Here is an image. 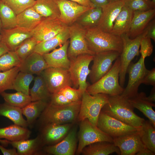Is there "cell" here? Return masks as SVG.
<instances>
[{
  "label": "cell",
  "mask_w": 155,
  "mask_h": 155,
  "mask_svg": "<svg viewBox=\"0 0 155 155\" xmlns=\"http://www.w3.org/2000/svg\"><path fill=\"white\" fill-rule=\"evenodd\" d=\"M68 26L59 18H43L32 30V36L38 43L53 38Z\"/></svg>",
  "instance_id": "14"
},
{
  "label": "cell",
  "mask_w": 155,
  "mask_h": 155,
  "mask_svg": "<svg viewBox=\"0 0 155 155\" xmlns=\"http://www.w3.org/2000/svg\"><path fill=\"white\" fill-rule=\"evenodd\" d=\"M120 69L121 62L119 56L109 71L98 80L89 85L86 89V91L92 95L99 93L109 96L121 95L124 88L119 82Z\"/></svg>",
  "instance_id": "4"
},
{
  "label": "cell",
  "mask_w": 155,
  "mask_h": 155,
  "mask_svg": "<svg viewBox=\"0 0 155 155\" xmlns=\"http://www.w3.org/2000/svg\"><path fill=\"white\" fill-rule=\"evenodd\" d=\"M97 126L101 131L114 138L137 132L141 129L126 124L101 111Z\"/></svg>",
  "instance_id": "10"
},
{
  "label": "cell",
  "mask_w": 155,
  "mask_h": 155,
  "mask_svg": "<svg viewBox=\"0 0 155 155\" xmlns=\"http://www.w3.org/2000/svg\"><path fill=\"white\" fill-rule=\"evenodd\" d=\"M155 15V8L143 11H133L130 28L126 34L133 39L142 34Z\"/></svg>",
  "instance_id": "20"
},
{
  "label": "cell",
  "mask_w": 155,
  "mask_h": 155,
  "mask_svg": "<svg viewBox=\"0 0 155 155\" xmlns=\"http://www.w3.org/2000/svg\"><path fill=\"white\" fill-rule=\"evenodd\" d=\"M38 42L33 36L24 41L15 51L22 61L34 52Z\"/></svg>",
  "instance_id": "42"
},
{
  "label": "cell",
  "mask_w": 155,
  "mask_h": 155,
  "mask_svg": "<svg viewBox=\"0 0 155 155\" xmlns=\"http://www.w3.org/2000/svg\"><path fill=\"white\" fill-rule=\"evenodd\" d=\"M0 94L6 103L21 108L32 102L30 95H27L21 92H17L10 93L4 92Z\"/></svg>",
  "instance_id": "37"
},
{
  "label": "cell",
  "mask_w": 155,
  "mask_h": 155,
  "mask_svg": "<svg viewBox=\"0 0 155 155\" xmlns=\"http://www.w3.org/2000/svg\"><path fill=\"white\" fill-rule=\"evenodd\" d=\"M124 5L133 11H143L154 9L150 0H124Z\"/></svg>",
  "instance_id": "44"
},
{
  "label": "cell",
  "mask_w": 155,
  "mask_h": 155,
  "mask_svg": "<svg viewBox=\"0 0 155 155\" xmlns=\"http://www.w3.org/2000/svg\"><path fill=\"white\" fill-rule=\"evenodd\" d=\"M69 44L67 40L59 48L42 55L49 67L69 69L70 63L67 55Z\"/></svg>",
  "instance_id": "22"
},
{
  "label": "cell",
  "mask_w": 155,
  "mask_h": 155,
  "mask_svg": "<svg viewBox=\"0 0 155 155\" xmlns=\"http://www.w3.org/2000/svg\"><path fill=\"white\" fill-rule=\"evenodd\" d=\"M0 34L2 36L1 41L10 51H15L24 41L32 36V31L18 26L9 29H2Z\"/></svg>",
  "instance_id": "21"
},
{
  "label": "cell",
  "mask_w": 155,
  "mask_h": 155,
  "mask_svg": "<svg viewBox=\"0 0 155 155\" xmlns=\"http://www.w3.org/2000/svg\"><path fill=\"white\" fill-rule=\"evenodd\" d=\"M114 152L120 155L119 149L113 143L104 141L96 142L86 146L81 153L84 155H108Z\"/></svg>",
  "instance_id": "29"
},
{
  "label": "cell",
  "mask_w": 155,
  "mask_h": 155,
  "mask_svg": "<svg viewBox=\"0 0 155 155\" xmlns=\"http://www.w3.org/2000/svg\"><path fill=\"white\" fill-rule=\"evenodd\" d=\"M151 5L152 8H155V0H152L151 1Z\"/></svg>",
  "instance_id": "57"
},
{
  "label": "cell",
  "mask_w": 155,
  "mask_h": 155,
  "mask_svg": "<svg viewBox=\"0 0 155 155\" xmlns=\"http://www.w3.org/2000/svg\"><path fill=\"white\" fill-rule=\"evenodd\" d=\"M34 78L32 74L20 71L13 81L12 90L30 95L29 86Z\"/></svg>",
  "instance_id": "39"
},
{
  "label": "cell",
  "mask_w": 155,
  "mask_h": 155,
  "mask_svg": "<svg viewBox=\"0 0 155 155\" xmlns=\"http://www.w3.org/2000/svg\"><path fill=\"white\" fill-rule=\"evenodd\" d=\"M9 144L16 149L18 155L40 154H42V147L43 146L40 135L32 139L9 141Z\"/></svg>",
  "instance_id": "25"
},
{
  "label": "cell",
  "mask_w": 155,
  "mask_h": 155,
  "mask_svg": "<svg viewBox=\"0 0 155 155\" xmlns=\"http://www.w3.org/2000/svg\"><path fill=\"white\" fill-rule=\"evenodd\" d=\"M43 18L35 11L32 6L27 8L17 15V26L32 31Z\"/></svg>",
  "instance_id": "26"
},
{
  "label": "cell",
  "mask_w": 155,
  "mask_h": 155,
  "mask_svg": "<svg viewBox=\"0 0 155 155\" xmlns=\"http://www.w3.org/2000/svg\"><path fill=\"white\" fill-rule=\"evenodd\" d=\"M48 103L47 101H32L22 108L23 115L26 117L28 125H31L40 117Z\"/></svg>",
  "instance_id": "34"
},
{
  "label": "cell",
  "mask_w": 155,
  "mask_h": 155,
  "mask_svg": "<svg viewBox=\"0 0 155 155\" xmlns=\"http://www.w3.org/2000/svg\"><path fill=\"white\" fill-rule=\"evenodd\" d=\"M72 124H50L43 125L40 136L43 145H53L61 141L72 128Z\"/></svg>",
  "instance_id": "16"
},
{
  "label": "cell",
  "mask_w": 155,
  "mask_h": 155,
  "mask_svg": "<svg viewBox=\"0 0 155 155\" xmlns=\"http://www.w3.org/2000/svg\"><path fill=\"white\" fill-rule=\"evenodd\" d=\"M93 57V55L84 54L69 59L70 63L68 70L72 84L82 94L89 85L86 79L90 71L89 66Z\"/></svg>",
  "instance_id": "7"
},
{
  "label": "cell",
  "mask_w": 155,
  "mask_h": 155,
  "mask_svg": "<svg viewBox=\"0 0 155 155\" xmlns=\"http://www.w3.org/2000/svg\"><path fill=\"white\" fill-rule=\"evenodd\" d=\"M102 12L101 7H94L85 12L77 21L85 28L96 26Z\"/></svg>",
  "instance_id": "36"
},
{
  "label": "cell",
  "mask_w": 155,
  "mask_h": 155,
  "mask_svg": "<svg viewBox=\"0 0 155 155\" xmlns=\"http://www.w3.org/2000/svg\"><path fill=\"white\" fill-rule=\"evenodd\" d=\"M95 7H102L110 2L109 0H90Z\"/></svg>",
  "instance_id": "51"
},
{
  "label": "cell",
  "mask_w": 155,
  "mask_h": 155,
  "mask_svg": "<svg viewBox=\"0 0 155 155\" xmlns=\"http://www.w3.org/2000/svg\"><path fill=\"white\" fill-rule=\"evenodd\" d=\"M77 131L76 127H72L63 140L55 144L47 146L44 152L54 155H74L77 146Z\"/></svg>",
  "instance_id": "19"
},
{
  "label": "cell",
  "mask_w": 155,
  "mask_h": 155,
  "mask_svg": "<svg viewBox=\"0 0 155 155\" xmlns=\"http://www.w3.org/2000/svg\"><path fill=\"white\" fill-rule=\"evenodd\" d=\"M22 115L21 108L11 106L5 102L0 104V116L8 118L15 124L26 128L28 125Z\"/></svg>",
  "instance_id": "32"
},
{
  "label": "cell",
  "mask_w": 155,
  "mask_h": 155,
  "mask_svg": "<svg viewBox=\"0 0 155 155\" xmlns=\"http://www.w3.org/2000/svg\"><path fill=\"white\" fill-rule=\"evenodd\" d=\"M108 95L102 93L91 95L86 90L82 95L77 119L81 121L87 119L97 126L99 114L102 107L108 102Z\"/></svg>",
  "instance_id": "5"
},
{
  "label": "cell",
  "mask_w": 155,
  "mask_h": 155,
  "mask_svg": "<svg viewBox=\"0 0 155 155\" xmlns=\"http://www.w3.org/2000/svg\"><path fill=\"white\" fill-rule=\"evenodd\" d=\"M133 11L124 5L116 17L111 33L121 36L129 30L133 17Z\"/></svg>",
  "instance_id": "28"
},
{
  "label": "cell",
  "mask_w": 155,
  "mask_h": 155,
  "mask_svg": "<svg viewBox=\"0 0 155 155\" xmlns=\"http://www.w3.org/2000/svg\"><path fill=\"white\" fill-rule=\"evenodd\" d=\"M147 36L155 41V20L153 19L149 23L145 29Z\"/></svg>",
  "instance_id": "49"
},
{
  "label": "cell",
  "mask_w": 155,
  "mask_h": 155,
  "mask_svg": "<svg viewBox=\"0 0 155 155\" xmlns=\"http://www.w3.org/2000/svg\"><path fill=\"white\" fill-rule=\"evenodd\" d=\"M143 83L146 85L155 86V68L148 70L143 81Z\"/></svg>",
  "instance_id": "48"
},
{
  "label": "cell",
  "mask_w": 155,
  "mask_h": 155,
  "mask_svg": "<svg viewBox=\"0 0 155 155\" xmlns=\"http://www.w3.org/2000/svg\"><path fill=\"white\" fill-rule=\"evenodd\" d=\"M11 8L17 15L24 10L33 6L35 0H0Z\"/></svg>",
  "instance_id": "43"
},
{
  "label": "cell",
  "mask_w": 155,
  "mask_h": 155,
  "mask_svg": "<svg viewBox=\"0 0 155 155\" xmlns=\"http://www.w3.org/2000/svg\"><path fill=\"white\" fill-rule=\"evenodd\" d=\"M136 155H155V153L145 146L138 152Z\"/></svg>",
  "instance_id": "53"
},
{
  "label": "cell",
  "mask_w": 155,
  "mask_h": 155,
  "mask_svg": "<svg viewBox=\"0 0 155 155\" xmlns=\"http://www.w3.org/2000/svg\"><path fill=\"white\" fill-rule=\"evenodd\" d=\"M0 142L1 144L4 145H6L9 144V141L6 140H2L0 139Z\"/></svg>",
  "instance_id": "56"
},
{
  "label": "cell",
  "mask_w": 155,
  "mask_h": 155,
  "mask_svg": "<svg viewBox=\"0 0 155 155\" xmlns=\"http://www.w3.org/2000/svg\"><path fill=\"white\" fill-rule=\"evenodd\" d=\"M120 54L113 51L95 54L93 55V64L89 74L92 84L98 80L110 70L114 61Z\"/></svg>",
  "instance_id": "13"
},
{
  "label": "cell",
  "mask_w": 155,
  "mask_h": 155,
  "mask_svg": "<svg viewBox=\"0 0 155 155\" xmlns=\"http://www.w3.org/2000/svg\"><path fill=\"white\" fill-rule=\"evenodd\" d=\"M41 74L51 94L59 91L66 86H71L73 84L68 69L49 67Z\"/></svg>",
  "instance_id": "12"
},
{
  "label": "cell",
  "mask_w": 155,
  "mask_h": 155,
  "mask_svg": "<svg viewBox=\"0 0 155 155\" xmlns=\"http://www.w3.org/2000/svg\"><path fill=\"white\" fill-rule=\"evenodd\" d=\"M78 133V144L76 153H81L83 149L91 144L100 142L113 143V139L92 124L87 119L81 121Z\"/></svg>",
  "instance_id": "8"
},
{
  "label": "cell",
  "mask_w": 155,
  "mask_h": 155,
  "mask_svg": "<svg viewBox=\"0 0 155 155\" xmlns=\"http://www.w3.org/2000/svg\"><path fill=\"white\" fill-rule=\"evenodd\" d=\"M81 100L63 106L53 105L49 102L40 116L42 126L50 124L72 123L77 119Z\"/></svg>",
  "instance_id": "3"
},
{
  "label": "cell",
  "mask_w": 155,
  "mask_h": 155,
  "mask_svg": "<svg viewBox=\"0 0 155 155\" xmlns=\"http://www.w3.org/2000/svg\"><path fill=\"white\" fill-rule=\"evenodd\" d=\"M140 135L144 145L155 153V127L149 121L145 120L143 123Z\"/></svg>",
  "instance_id": "35"
},
{
  "label": "cell",
  "mask_w": 155,
  "mask_h": 155,
  "mask_svg": "<svg viewBox=\"0 0 155 155\" xmlns=\"http://www.w3.org/2000/svg\"><path fill=\"white\" fill-rule=\"evenodd\" d=\"M9 51L4 43L2 41L0 42V57Z\"/></svg>",
  "instance_id": "54"
},
{
  "label": "cell",
  "mask_w": 155,
  "mask_h": 155,
  "mask_svg": "<svg viewBox=\"0 0 155 155\" xmlns=\"http://www.w3.org/2000/svg\"><path fill=\"white\" fill-rule=\"evenodd\" d=\"M140 130L113 138V143L119 149L120 155H135L145 146L141 139Z\"/></svg>",
  "instance_id": "17"
},
{
  "label": "cell",
  "mask_w": 155,
  "mask_h": 155,
  "mask_svg": "<svg viewBox=\"0 0 155 155\" xmlns=\"http://www.w3.org/2000/svg\"><path fill=\"white\" fill-rule=\"evenodd\" d=\"M2 29H2V24L1 20L0 19V34L1 32Z\"/></svg>",
  "instance_id": "58"
},
{
  "label": "cell",
  "mask_w": 155,
  "mask_h": 155,
  "mask_svg": "<svg viewBox=\"0 0 155 155\" xmlns=\"http://www.w3.org/2000/svg\"><path fill=\"white\" fill-rule=\"evenodd\" d=\"M21 61L15 51H9L0 57V71L19 67Z\"/></svg>",
  "instance_id": "40"
},
{
  "label": "cell",
  "mask_w": 155,
  "mask_h": 155,
  "mask_svg": "<svg viewBox=\"0 0 155 155\" xmlns=\"http://www.w3.org/2000/svg\"><path fill=\"white\" fill-rule=\"evenodd\" d=\"M34 83L30 89L29 94L32 101L39 100L47 101L50 97V92L46 82L41 74L37 75L34 78Z\"/></svg>",
  "instance_id": "33"
},
{
  "label": "cell",
  "mask_w": 155,
  "mask_h": 155,
  "mask_svg": "<svg viewBox=\"0 0 155 155\" xmlns=\"http://www.w3.org/2000/svg\"><path fill=\"white\" fill-rule=\"evenodd\" d=\"M50 98L49 103L56 106H65L74 102L68 100L59 92L51 94Z\"/></svg>",
  "instance_id": "47"
},
{
  "label": "cell",
  "mask_w": 155,
  "mask_h": 155,
  "mask_svg": "<svg viewBox=\"0 0 155 155\" xmlns=\"http://www.w3.org/2000/svg\"><path fill=\"white\" fill-rule=\"evenodd\" d=\"M19 71V67L7 71H0V94L6 90H12L13 82Z\"/></svg>",
  "instance_id": "41"
},
{
  "label": "cell",
  "mask_w": 155,
  "mask_h": 155,
  "mask_svg": "<svg viewBox=\"0 0 155 155\" xmlns=\"http://www.w3.org/2000/svg\"><path fill=\"white\" fill-rule=\"evenodd\" d=\"M124 5V0H119L102 7V14L96 26L103 32L111 33L115 21Z\"/></svg>",
  "instance_id": "18"
},
{
  "label": "cell",
  "mask_w": 155,
  "mask_h": 155,
  "mask_svg": "<svg viewBox=\"0 0 155 155\" xmlns=\"http://www.w3.org/2000/svg\"><path fill=\"white\" fill-rule=\"evenodd\" d=\"M140 47V49L139 52L141 54V57L145 59L152 54L153 46L150 38L147 36L143 37L141 40Z\"/></svg>",
  "instance_id": "46"
},
{
  "label": "cell",
  "mask_w": 155,
  "mask_h": 155,
  "mask_svg": "<svg viewBox=\"0 0 155 155\" xmlns=\"http://www.w3.org/2000/svg\"><path fill=\"white\" fill-rule=\"evenodd\" d=\"M85 38L89 49L94 55L111 51L120 54L122 52L121 36L103 32L96 26L86 29Z\"/></svg>",
  "instance_id": "2"
},
{
  "label": "cell",
  "mask_w": 155,
  "mask_h": 155,
  "mask_svg": "<svg viewBox=\"0 0 155 155\" xmlns=\"http://www.w3.org/2000/svg\"><path fill=\"white\" fill-rule=\"evenodd\" d=\"M17 16L11 8L0 1V19L3 29H9L17 27Z\"/></svg>",
  "instance_id": "38"
},
{
  "label": "cell",
  "mask_w": 155,
  "mask_h": 155,
  "mask_svg": "<svg viewBox=\"0 0 155 155\" xmlns=\"http://www.w3.org/2000/svg\"><path fill=\"white\" fill-rule=\"evenodd\" d=\"M127 99L121 95L109 96L108 102L101 111L126 124L140 128L145 120L134 112Z\"/></svg>",
  "instance_id": "1"
},
{
  "label": "cell",
  "mask_w": 155,
  "mask_h": 155,
  "mask_svg": "<svg viewBox=\"0 0 155 155\" xmlns=\"http://www.w3.org/2000/svg\"><path fill=\"white\" fill-rule=\"evenodd\" d=\"M67 98L70 101L75 102L80 100L82 94L78 88H73L70 86H66L59 91Z\"/></svg>",
  "instance_id": "45"
},
{
  "label": "cell",
  "mask_w": 155,
  "mask_h": 155,
  "mask_svg": "<svg viewBox=\"0 0 155 155\" xmlns=\"http://www.w3.org/2000/svg\"><path fill=\"white\" fill-rule=\"evenodd\" d=\"M2 39V36L1 34H0V42H1Z\"/></svg>",
  "instance_id": "59"
},
{
  "label": "cell",
  "mask_w": 155,
  "mask_h": 155,
  "mask_svg": "<svg viewBox=\"0 0 155 155\" xmlns=\"http://www.w3.org/2000/svg\"><path fill=\"white\" fill-rule=\"evenodd\" d=\"M31 131L26 128L14 124L0 128V139L16 141L28 139Z\"/></svg>",
  "instance_id": "30"
},
{
  "label": "cell",
  "mask_w": 155,
  "mask_h": 155,
  "mask_svg": "<svg viewBox=\"0 0 155 155\" xmlns=\"http://www.w3.org/2000/svg\"><path fill=\"white\" fill-rule=\"evenodd\" d=\"M147 98L149 101L154 102L155 101V86L152 89L150 95L147 97Z\"/></svg>",
  "instance_id": "55"
},
{
  "label": "cell",
  "mask_w": 155,
  "mask_h": 155,
  "mask_svg": "<svg viewBox=\"0 0 155 155\" xmlns=\"http://www.w3.org/2000/svg\"><path fill=\"white\" fill-rule=\"evenodd\" d=\"M69 37L68 26L53 38L38 43L34 52L42 55L49 53L58 46H61L68 40Z\"/></svg>",
  "instance_id": "27"
},
{
  "label": "cell",
  "mask_w": 155,
  "mask_h": 155,
  "mask_svg": "<svg viewBox=\"0 0 155 155\" xmlns=\"http://www.w3.org/2000/svg\"><path fill=\"white\" fill-rule=\"evenodd\" d=\"M55 1L60 11L59 19L68 26L75 22L85 12L91 8L68 0Z\"/></svg>",
  "instance_id": "15"
},
{
  "label": "cell",
  "mask_w": 155,
  "mask_h": 155,
  "mask_svg": "<svg viewBox=\"0 0 155 155\" xmlns=\"http://www.w3.org/2000/svg\"><path fill=\"white\" fill-rule=\"evenodd\" d=\"M33 6L35 11L43 18H59L60 11L55 0H35Z\"/></svg>",
  "instance_id": "31"
},
{
  "label": "cell",
  "mask_w": 155,
  "mask_h": 155,
  "mask_svg": "<svg viewBox=\"0 0 155 155\" xmlns=\"http://www.w3.org/2000/svg\"><path fill=\"white\" fill-rule=\"evenodd\" d=\"M145 59L141 57L135 63L131 62L127 71L129 75L127 85L121 94L128 99L136 95L138 88L143 83L144 77L148 70L145 64Z\"/></svg>",
  "instance_id": "11"
},
{
  "label": "cell",
  "mask_w": 155,
  "mask_h": 155,
  "mask_svg": "<svg viewBox=\"0 0 155 155\" xmlns=\"http://www.w3.org/2000/svg\"><path fill=\"white\" fill-rule=\"evenodd\" d=\"M20 71L39 75L49 66L42 55L34 52L21 61Z\"/></svg>",
  "instance_id": "23"
},
{
  "label": "cell",
  "mask_w": 155,
  "mask_h": 155,
  "mask_svg": "<svg viewBox=\"0 0 155 155\" xmlns=\"http://www.w3.org/2000/svg\"><path fill=\"white\" fill-rule=\"evenodd\" d=\"M118 0H109L110 2L114 1H118Z\"/></svg>",
  "instance_id": "60"
},
{
  "label": "cell",
  "mask_w": 155,
  "mask_h": 155,
  "mask_svg": "<svg viewBox=\"0 0 155 155\" xmlns=\"http://www.w3.org/2000/svg\"><path fill=\"white\" fill-rule=\"evenodd\" d=\"M0 150L4 155H18L16 149L14 148L7 149L0 144Z\"/></svg>",
  "instance_id": "50"
},
{
  "label": "cell",
  "mask_w": 155,
  "mask_h": 155,
  "mask_svg": "<svg viewBox=\"0 0 155 155\" xmlns=\"http://www.w3.org/2000/svg\"><path fill=\"white\" fill-rule=\"evenodd\" d=\"M70 41L67 50L69 59L84 54L94 55L89 49L85 38L86 29L77 22L68 26Z\"/></svg>",
  "instance_id": "9"
},
{
  "label": "cell",
  "mask_w": 155,
  "mask_h": 155,
  "mask_svg": "<svg viewBox=\"0 0 155 155\" xmlns=\"http://www.w3.org/2000/svg\"><path fill=\"white\" fill-rule=\"evenodd\" d=\"M146 35V32L144 30L142 34L133 39L130 38L126 33L121 36L123 46L122 51L119 56L121 69L119 74V82L122 87L125 84L128 67L134 58L139 55L141 40Z\"/></svg>",
  "instance_id": "6"
},
{
  "label": "cell",
  "mask_w": 155,
  "mask_h": 155,
  "mask_svg": "<svg viewBox=\"0 0 155 155\" xmlns=\"http://www.w3.org/2000/svg\"><path fill=\"white\" fill-rule=\"evenodd\" d=\"M76 2L81 5L90 8L95 7L90 0H68Z\"/></svg>",
  "instance_id": "52"
},
{
  "label": "cell",
  "mask_w": 155,
  "mask_h": 155,
  "mask_svg": "<svg viewBox=\"0 0 155 155\" xmlns=\"http://www.w3.org/2000/svg\"><path fill=\"white\" fill-rule=\"evenodd\" d=\"M133 108L138 109L149 119V121L155 127V112L152 108L155 105L149 101L146 94L143 92L138 93L134 96L127 99Z\"/></svg>",
  "instance_id": "24"
}]
</instances>
